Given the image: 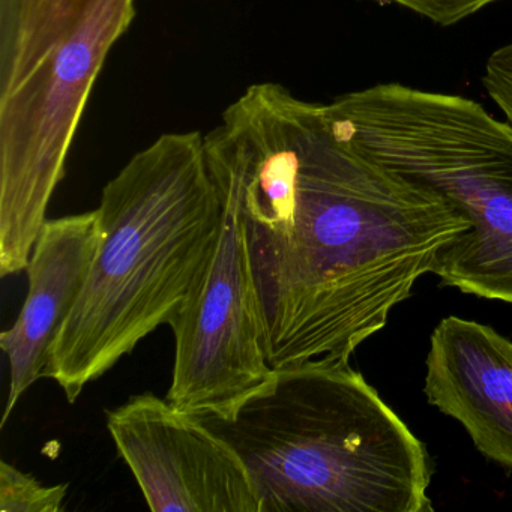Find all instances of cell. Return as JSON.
Here are the masks:
<instances>
[{"label":"cell","mask_w":512,"mask_h":512,"mask_svg":"<svg viewBox=\"0 0 512 512\" xmlns=\"http://www.w3.org/2000/svg\"><path fill=\"white\" fill-rule=\"evenodd\" d=\"M338 139L466 215L470 229L431 274L466 295L512 304V125L458 95L379 83L325 104Z\"/></svg>","instance_id":"cell-5"},{"label":"cell","mask_w":512,"mask_h":512,"mask_svg":"<svg viewBox=\"0 0 512 512\" xmlns=\"http://www.w3.org/2000/svg\"><path fill=\"white\" fill-rule=\"evenodd\" d=\"M107 428L154 512H260L241 455L199 416L152 394L107 413Z\"/></svg>","instance_id":"cell-7"},{"label":"cell","mask_w":512,"mask_h":512,"mask_svg":"<svg viewBox=\"0 0 512 512\" xmlns=\"http://www.w3.org/2000/svg\"><path fill=\"white\" fill-rule=\"evenodd\" d=\"M97 211L100 244L46 371L70 403L170 325L199 281L223 215L205 136L158 137L104 187Z\"/></svg>","instance_id":"cell-2"},{"label":"cell","mask_w":512,"mask_h":512,"mask_svg":"<svg viewBox=\"0 0 512 512\" xmlns=\"http://www.w3.org/2000/svg\"><path fill=\"white\" fill-rule=\"evenodd\" d=\"M68 485H43L7 461H0V511L61 512Z\"/></svg>","instance_id":"cell-10"},{"label":"cell","mask_w":512,"mask_h":512,"mask_svg":"<svg viewBox=\"0 0 512 512\" xmlns=\"http://www.w3.org/2000/svg\"><path fill=\"white\" fill-rule=\"evenodd\" d=\"M221 226L214 251L170 328L175 365L167 400L194 416L224 415L268 382L247 232L232 188L214 179Z\"/></svg>","instance_id":"cell-6"},{"label":"cell","mask_w":512,"mask_h":512,"mask_svg":"<svg viewBox=\"0 0 512 512\" xmlns=\"http://www.w3.org/2000/svg\"><path fill=\"white\" fill-rule=\"evenodd\" d=\"M136 0H0V275L28 268L107 56Z\"/></svg>","instance_id":"cell-4"},{"label":"cell","mask_w":512,"mask_h":512,"mask_svg":"<svg viewBox=\"0 0 512 512\" xmlns=\"http://www.w3.org/2000/svg\"><path fill=\"white\" fill-rule=\"evenodd\" d=\"M482 86L512 125V43L491 53L485 64Z\"/></svg>","instance_id":"cell-12"},{"label":"cell","mask_w":512,"mask_h":512,"mask_svg":"<svg viewBox=\"0 0 512 512\" xmlns=\"http://www.w3.org/2000/svg\"><path fill=\"white\" fill-rule=\"evenodd\" d=\"M425 367L428 403L460 422L484 457L512 470V341L448 316L431 334Z\"/></svg>","instance_id":"cell-8"},{"label":"cell","mask_w":512,"mask_h":512,"mask_svg":"<svg viewBox=\"0 0 512 512\" xmlns=\"http://www.w3.org/2000/svg\"><path fill=\"white\" fill-rule=\"evenodd\" d=\"M247 232L272 370L350 364L431 274L466 215L338 139L325 104L256 83L205 136Z\"/></svg>","instance_id":"cell-1"},{"label":"cell","mask_w":512,"mask_h":512,"mask_svg":"<svg viewBox=\"0 0 512 512\" xmlns=\"http://www.w3.org/2000/svg\"><path fill=\"white\" fill-rule=\"evenodd\" d=\"M380 4H394L431 20L436 25L454 26L499 0H376Z\"/></svg>","instance_id":"cell-11"},{"label":"cell","mask_w":512,"mask_h":512,"mask_svg":"<svg viewBox=\"0 0 512 512\" xmlns=\"http://www.w3.org/2000/svg\"><path fill=\"white\" fill-rule=\"evenodd\" d=\"M199 418L241 455L260 512L433 511L427 448L350 364L278 368Z\"/></svg>","instance_id":"cell-3"},{"label":"cell","mask_w":512,"mask_h":512,"mask_svg":"<svg viewBox=\"0 0 512 512\" xmlns=\"http://www.w3.org/2000/svg\"><path fill=\"white\" fill-rule=\"evenodd\" d=\"M101 239L98 211L47 218L29 259V289L16 323L0 334L10 365V389L0 428L20 398L46 377L50 352L79 301Z\"/></svg>","instance_id":"cell-9"}]
</instances>
